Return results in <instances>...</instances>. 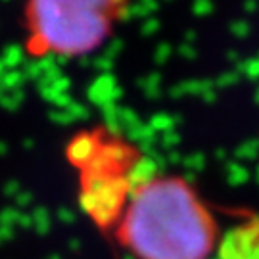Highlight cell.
Masks as SVG:
<instances>
[{
    "instance_id": "277c9868",
    "label": "cell",
    "mask_w": 259,
    "mask_h": 259,
    "mask_svg": "<svg viewBox=\"0 0 259 259\" xmlns=\"http://www.w3.org/2000/svg\"><path fill=\"white\" fill-rule=\"evenodd\" d=\"M217 259H259V213L248 211L221 232Z\"/></svg>"
},
{
    "instance_id": "3957f363",
    "label": "cell",
    "mask_w": 259,
    "mask_h": 259,
    "mask_svg": "<svg viewBox=\"0 0 259 259\" xmlns=\"http://www.w3.org/2000/svg\"><path fill=\"white\" fill-rule=\"evenodd\" d=\"M133 0H23V48L33 60H79L110 42Z\"/></svg>"
},
{
    "instance_id": "6da1fadb",
    "label": "cell",
    "mask_w": 259,
    "mask_h": 259,
    "mask_svg": "<svg viewBox=\"0 0 259 259\" xmlns=\"http://www.w3.org/2000/svg\"><path fill=\"white\" fill-rule=\"evenodd\" d=\"M221 232L213 207L186 177L154 173L137 185L111 236L133 259H211Z\"/></svg>"
},
{
    "instance_id": "7a4b0ae2",
    "label": "cell",
    "mask_w": 259,
    "mask_h": 259,
    "mask_svg": "<svg viewBox=\"0 0 259 259\" xmlns=\"http://www.w3.org/2000/svg\"><path fill=\"white\" fill-rule=\"evenodd\" d=\"M64 157L77 175L81 211L98 231L111 234L144 173V154L125 135L106 125L75 133Z\"/></svg>"
}]
</instances>
